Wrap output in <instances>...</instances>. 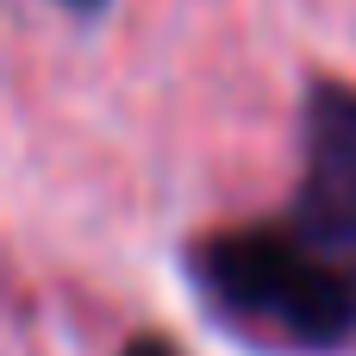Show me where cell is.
<instances>
[{
	"label": "cell",
	"mask_w": 356,
	"mask_h": 356,
	"mask_svg": "<svg viewBox=\"0 0 356 356\" xmlns=\"http://www.w3.org/2000/svg\"><path fill=\"white\" fill-rule=\"evenodd\" d=\"M200 319L250 356H356V263L300 238L282 213L181 244Z\"/></svg>",
	"instance_id": "cell-1"
},
{
	"label": "cell",
	"mask_w": 356,
	"mask_h": 356,
	"mask_svg": "<svg viewBox=\"0 0 356 356\" xmlns=\"http://www.w3.org/2000/svg\"><path fill=\"white\" fill-rule=\"evenodd\" d=\"M282 219L319 250L356 263V81L313 69L294 113V194Z\"/></svg>",
	"instance_id": "cell-2"
},
{
	"label": "cell",
	"mask_w": 356,
	"mask_h": 356,
	"mask_svg": "<svg viewBox=\"0 0 356 356\" xmlns=\"http://www.w3.org/2000/svg\"><path fill=\"white\" fill-rule=\"evenodd\" d=\"M119 356H188L169 332H131L125 344H119Z\"/></svg>",
	"instance_id": "cell-3"
},
{
	"label": "cell",
	"mask_w": 356,
	"mask_h": 356,
	"mask_svg": "<svg viewBox=\"0 0 356 356\" xmlns=\"http://www.w3.org/2000/svg\"><path fill=\"white\" fill-rule=\"evenodd\" d=\"M50 6H63V13H75V19H100L113 0H50Z\"/></svg>",
	"instance_id": "cell-4"
}]
</instances>
